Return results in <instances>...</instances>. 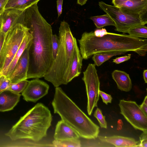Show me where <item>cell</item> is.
<instances>
[{
  "label": "cell",
  "mask_w": 147,
  "mask_h": 147,
  "mask_svg": "<svg viewBox=\"0 0 147 147\" xmlns=\"http://www.w3.org/2000/svg\"><path fill=\"white\" fill-rule=\"evenodd\" d=\"M24 25L33 37L29 50L28 79L43 77L52 64V28L40 12L37 3L24 12Z\"/></svg>",
  "instance_id": "6da1fadb"
},
{
  "label": "cell",
  "mask_w": 147,
  "mask_h": 147,
  "mask_svg": "<svg viewBox=\"0 0 147 147\" xmlns=\"http://www.w3.org/2000/svg\"><path fill=\"white\" fill-rule=\"evenodd\" d=\"M78 41L82 58L85 60L97 53L130 51L144 56L147 51L146 38L109 32L102 28L84 32Z\"/></svg>",
  "instance_id": "7a4b0ae2"
},
{
  "label": "cell",
  "mask_w": 147,
  "mask_h": 147,
  "mask_svg": "<svg viewBox=\"0 0 147 147\" xmlns=\"http://www.w3.org/2000/svg\"><path fill=\"white\" fill-rule=\"evenodd\" d=\"M52 121L49 108L38 103L21 117L5 135L19 146L39 147L38 142L47 136Z\"/></svg>",
  "instance_id": "3957f363"
},
{
  "label": "cell",
  "mask_w": 147,
  "mask_h": 147,
  "mask_svg": "<svg viewBox=\"0 0 147 147\" xmlns=\"http://www.w3.org/2000/svg\"><path fill=\"white\" fill-rule=\"evenodd\" d=\"M54 113L74 129L80 136L95 139L99 133V127L95 124L66 94L62 89L55 87L51 103Z\"/></svg>",
  "instance_id": "277c9868"
},
{
  "label": "cell",
  "mask_w": 147,
  "mask_h": 147,
  "mask_svg": "<svg viewBox=\"0 0 147 147\" xmlns=\"http://www.w3.org/2000/svg\"><path fill=\"white\" fill-rule=\"evenodd\" d=\"M58 35L59 44L57 55L43 77L55 87L68 83V77L77 45L69 25L64 20L61 22Z\"/></svg>",
  "instance_id": "5b68a950"
},
{
  "label": "cell",
  "mask_w": 147,
  "mask_h": 147,
  "mask_svg": "<svg viewBox=\"0 0 147 147\" xmlns=\"http://www.w3.org/2000/svg\"><path fill=\"white\" fill-rule=\"evenodd\" d=\"M29 28L18 23L6 34L0 54V72L4 75Z\"/></svg>",
  "instance_id": "8992f818"
},
{
  "label": "cell",
  "mask_w": 147,
  "mask_h": 147,
  "mask_svg": "<svg viewBox=\"0 0 147 147\" xmlns=\"http://www.w3.org/2000/svg\"><path fill=\"white\" fill-rule=\"evenodd\" d=\"M100 8L108 14L115 24V30L123 33H127L130 29L141 25H145L147 20L138 14L127 13L118 7L107 4L101 1Z\"/></svg>",
  "instance_id": "52a82bcc"
},
{
  "label": "cell",
  "mask_w": 147,
  "mask_h": 147,
  "mask_svg": "<svg viewBox=\"0 0 147 147\" xmlns=\"http://www.w3.org/2000/svg\"><path fill=\"white\" fill-rule=\"evenodd\" d=\"M94 64H89L83 72L82 80L85 84L87 97V111L90 115L94 108L97 107L99 99L100 82Z\"/></svg>",
  "instance_id": "ba28073f"
},
{
  "label": "cell",
  "mask_w": 147,
  "mask_h": 147,
  "mask_svg": "<svg viewBox=\"0 0 147 147\" xmlns=\"http://www.w3.org/2000/svg\"><path fill=\"white\" fill-rule=\"evenodd\" d=\"M120 113L136 129L147 131V115L135 101L121 100Z\"/></svg>",
  "instance_id": "9c48e42d"
},
{
  "label": "cell",
  "mask_w": 147,
  "mask_h": 147,
  "mask_svg": "<svg viewBox=\"0 0 147 147\" xmlns=\"http://www.w3.org/2000/svg\"><path fill=\"white\" fill-rule=\"evenodd\" d=\"M49 88L46 82L39 78H35L28 81L22 94L26 101L36 102L48 94Z\"/></svg>",
  "instance_id": "30bf717a"
},
{
  "label": "cell",
  "mask_w": 147,
  "mask_h": 147,
  "mask_svg": "<svg viewBox=\"0 0 147 147\" xmlns=\"http://www.w3.org/2000/svg\"><path fill=\"white\" fill-rule=\"evenodd\" d=\"M32 40L19 58L8 78L10 82L17 83L28 79L29 65V50Z\"/></svg>",
  "instance_id": "8fae6325"
},
{
  "label": "cell",
  "mask_w": 147,
  "mask_h": 147,
  "mask_svg": "<svg viewBox=\"0 0 147 147\" xmlns=\"http://www.w3.org/2000/svg\"><path fill=\"white\" fill-rule=\"evenodd\" d=\"M24 11L13 9H5L0 16L1 22V31L6 34L16 24L24 25Z\"/></svg>",
  "instance_id": "7c38bea8"
},
{
  "label": "cell",
  "mask_w": 147,
  "mask_h": 147,
  "mask_svg": "<svg viewBox=\"0 0 147 147\" xmlns=\"http://www.w3.org/2000/svg\"><path fill=\"white\" fill-rule=\"evenodd\" d=\"M116 7L124 12L138 14L143 18L145 15L147 16V0L127 1L119 4Z\"/></svg>",
  "instance_id": "4fadbf2b"
},
{
  "label": "cell",
  "mask_w": 147,
  "mask_h": 147,
  "mask_svg": "<svg viewBox=\"0 0 147 147\" xmlns=\"http://www.w3.org/2000/svg\"><path fill=\"white\" fill-rule=\"evenodd\" d=\"M77 132L62 120L57 123L54 135L55 140L63 141L79 139Z\"/></svg>",
  "instance_id": "5bb4252c"
},
{
  "label": "cell",
  "mask_w": 147,
  "mask_h": 147,
  "mask_svg": "<svg viewBox=\"0 0 147 147\" xmlns=\"http://www.w3.org/2000/svg\"><path fill=\"white\" fill-rule=\"evenodd\" d=\"M21 94L10 90L0 92V112L12 110L20 100Z\"/></svg>",
  "instance_id": "9a60e30c"
},
{
  "label": "cell",
  "mask_w": 147,
  "mask_h": 147,
  "mask_svg": "<svg viewBox=\"0 0 147 147\" xmlns=\"http://www.w3.org/2000/svg\"><path fill=\"white\" fill-rule=\"evenodd\" d=\"M101 142L107 143L116 147H136L138 142L131 138L118 136H98Z\"/></svg>",
  "instance_id": "2e32d148"
},
{
  "label": "cell",
  "mask_w": 147,
  "mask_h": 147,
  "mask_svg": "<svg viewBox=\"0 0 147 147\" xmlns=\"http://www.w3.org/2000/svg\"><path fill=\"white\" fill-rule=\"evenodd\" d=\"M112 76L119 90L126 92L131 90L132 82L129 75L127 73L123 71L115 70L112 73Z\"/></svg>",
  "instance_id": "e0dca14e"
},
{
  "label": "cell",
  "mask_w": 147,
  "mask_h": 147,
  "mask_svg": "<svg viewBox=\"0 0 147 147\" xmlns=\"http://www.w3.org/2000/svg\"><path fill=\"white\" fill-rule=\"evenodd\" d=\"M32 38V35L28 30L26 33L19 48L5 73L4 76L8 78L12 73L19 58L31 41Z\"/></svg>",
  "instance_id": "ac0fdd59"
},
{
  "label": "cell",
  "mask_w": 147,
  "mask_h": 147,
  "mask_svg": "<svg viewBox=\"0 0 147 147\" xmlns=\"http://www.w3.org/2000/svg\"><path fill=\"white\" fill-rule=\"evenodd\" d=\"M82 59L77 44L76 47L74 56L68 77V83L80 74L82 66Z\"/></svg>",
  "instance_id": "d6986e66"
},
{
  "label": "cell",
  "mask_w": 147,
  "mask_h": 147,
  "mask_svg": "<svg viewBox=\"0 0 147 147\" xmlns=\"http://www.w3.org/2000/svg\"><path fill=\"white\" fill-rule=\"evenodd\" d=\"M40 0H8L5 7V9H13L24 11Z\"/></svg>",
  "instance_id": "ffe728a7"
},
{
  "label": "cell",
  "mask_w": 147,
  "mask_h": 147,
  "mask_svg": "<svg viewBox=\"0 0 147 147\" xmlns=\"http://www.w3.org/2000/svg\"><path fill=\"white\" fill-rule=\"evenodd\" d=\"M90 19L92 20L96 27L98 28H101L108 26H115L114 22L107 13L101 16H91Z\"/></svg>",
  "instance_id": "44dd1931"
},
{
  "label": "cell",
  "mask_w": 147,
  "mask_h": 147,
  "mask_svg": "<svg viewBox=\"0 0 147 147\" xmlns=\"http://www.w3.org/2000/svg\"><path fill=\"white\" fill-rule=\"evenodd\" d=\"M126 53L125 52H109L96 53L93 55L92 59L94 64L97 66L100 65L105 62L114 56Z\"/></svg>",
  "instance_id": "7402d4cb"
},
{
  "label": "cell",
  "mask_w": 147,
  "mask_h": 147,
  "mask_svg": "<svg viewBox=\"0 0 147 147\" xmlns=\"http://www.w3.org/2000/svg\"><path fill=\"white\" fill-rule=\"evenodd\" d=\"M129 34L138 38H147V27L145 25H141L129 29L127 32Z\"/></svg>",
  "instance_id": "603a6c76"
},
{
  "label": "cell",
  "mask_w": 147,
  "mask_h": 147,
  "mask_svg": "<svg viewBox=\"0 0 147 147\" xmlns=\"http://www.w3.org/2000/svg\"><path fill=\"white\" fill-rule=\"evenodd\" d=\"M52 143L53 147H80L82 146L79 139L63 141L54 140Z\"/></svg>",
  "instance_id": "cb8c5ba5"
},
{
  "label": "cell",
  "mask_w": 147,
  "mask_h": 147,
  "mask_svg": "<svg viewBox=\"0 0 147 147\" xmlns=\"http://www.w3.org/2000/svg\"><path fill=\"white\" fill-rule=\"evenodd\" d=\"M28 82V80H26L16 83L10 82L9 90L16 93L20 94L25 89Z\"/></svg>",
  "instance_id": "d4e9b609"
},
{
  "label": "cell",
  "mask_w": 147,
  "mask_h": 147,
  "mask_svg": "<svg viewBox=\"0 0 147 147\" xmlns=\"http://www.w3.org/2000/svg\"><path fill=\"white\" fill-rule=\"evenodd\" d=\"M94 116L97 119L101 127L107 128V124L105 119V116L103 115L102 111L100 109L97 108L94 112Z\"/></svg>",
  "instance_id": "484cf974"
},
{
  "label": "cell",
  "mask_w": 147,
  "mask_h": 147,
  "mask_svg": "<svg viewBox=\"0 0 147 147\" xmlns=\"http://www.w3.org/2000/svg\"><path fill=\"white\" fill-rule=\"evenodd\" d=\"M51 41L52 55L54 60L57 55L59 47V41L58 37L56 34H53Z\"/></svg>",
  "instance_id": "4316f807"
},
{
  "label": "cell",
  "mask_w": 147,
  "mask_h": 147,
  "mask_svg": "<svg viewBox=\"0 0 147 147\" xmlns=\"http://www.w3.org/2000/svg\"><path fill=\"white\" fill-rule=\"evenodd\" d=\"M10 82L5 76L0 77V92L4 90H9Z\"/></svg>",
  "instance_id": "83f0119b"
},
{
  "label": "cell",
  "mask_w": 147,
  "mask_h": 147,
  "mask_svg": "<svg viewBox=\"0 0 147 147\" xmlns=\"http://www.w3.org/2000/svg\"><path fill=\"white\" fill-rule=\"evenodd\" d=\"M136 147H147V131L143 132L140 136Z\"/></svg>",
  "instance_id": "f1b7e54d"
},
{
  "label": "cell",
  "mask_w": 147,
  "mask_h": 147,
  "mask_svg": "<svg viewBox=\"0 0 147 147\" xmlns=\"http://www.w3.org/2000/svg\"><path fill=\"white\" fill-rule=\"evenodd\" d=\"M99 94L102 98L103 102L106 105L111 102L112 98L111 95L101 90L99 91Z\"/></svg>",
  "instance_id": "f546056e"
},
{
  "label": "cell",
  "mask_w": 147,
  "mask_h": 147,
  "mask_svg": "<svg viewBox=\"0 0 147 147\" xmlns=\"http://www.w3.org/2000/svg\"><path fill=\"white\" fill-rule=\"evenodd\" d=\"M131 54H128L127 55L117 57L113 59V62L116 64H118L129 59L131 57Z\"/></svg>",
  "instance_id": "4dcf8cb0"
},
{
  "label": "cell",
  "mask_w": 147,
  "mask_h": 147,
  "mask_svg": "<svg viewBox=\"0 0 147 147\" xmlns=\"http://www.w3.org/2000/svg\"><path fill=\"white\" fill-rule=\"evenodd\" d=\"M63 1V0H57V10L58 17H59L62 13Z\"/></svg>",
  "instance_id": "1f68e13d"
},
{
  "label": "cell",
  "mask_w": 147,
  "mask_h": 147,
  "mask_svg": "<svg viewBox=\"0 0 147 147\" xmlns=\"http://www.w3.org/2000/svg\"><path fill=\"white\" fill-rule=\"evenodd\" d=\"M8 0H0V16L5 10V7Z\"/></svg>",
  "instance_id": "d6a6232c"
},
{
  "label": "cell",
  "mask_w": 147,
  "mask_h": 147,
  "mask_svg": "<svg viewBox=\"0 0 147 147\" xmlns=\"http://www.w3.org/2000/svg\"><path fill=\"white\" fill-rule=\"evenodd\" d=\"M6 34L0 30V54Z\"/></svg>",
  "instance_id": "836d02e7"
},
{
  "label": "cell",
  "mask_w": 147,
  "mask_h": 147,
  "mask_svg": "<svg viewBox=\"0 0 147 147\" xmlns=\"http://www.w3.org/2000/svg\"><path fill=\"white\" fill-rule=\"evenodd\" d=\"M131 0H112L113 5L117 6L118 4L123 2Z\"/></svg>",
  "instance_id": "e575fe53"
},
{
  "label": "cell",
  "mask_w": 147,
  "mask_h": 147,
  "mask_svg": "<svg viewBox=\"0 0 147 147\" xmlns=\"http://www.w3.org/2000/svg\"><path fill=\"white\" fill-rule=\"evenodd\" d=\"M139 106L143 111L147 115V105L142 102Z\"/></svg>",
  "instance_id": "d590c367"
},
{
  "label": "cell",
  "mask_w": 147,
  "mask_h": 147,
  "mask_svg": "<svg viewBox=\"0 0 147 147\" xmlns=\"http://www.w3.org/2000/svg\"><path fill=\"white\" fill-rule=\"evenodd\" d=\"M143 76L145 82L147 83V70H144L143 72Z\"/></svg>",
  "instance_id": "8d00e7d4"
},
{
  "label": "cell",
  "mask_w": 147,
  "mask_h": 147,
  "mask_svg": "<svg viewBox=\"0 0 147 147\" xmlns=\"http://www.w3.org/2000/svg\"><path fill=\"white\" fill-rule=\"evenodd\" d=\"M88 0H77V3L80 5L82 6L85 4Z\"/></svg>",
  "instance_id": "74e56055"
},
{
  "label": "cell",
  "mask_w": 147,
  "mask_h": 147,
  "mask_svg": "<svg viewBox=\"0 0 147 147\" xmlns=\"http://www.w3.org/2000/svg\"><path fill=\"white\" fill-rule=\"evenodd\" d=\"M145 104L147 105V96H146L144 98L143 102Z\"/></svg>",
  "instance_id": "f35d334b"
},
{
  "label": "cell",
  "mask_w": 147,
  "mask_h": 147,
  "mask_svg": "<svg viewBox=\"0 0 147 147\" xmlns=\"http://www.w3.org/2000/svg\"><path fill=\"white\" fill-rule=\"evenodd\" d=\"M1 20L0 18V30L1 29Z\"/></svg>",
  "instance_id": "ab89813d"
},
{
  "label": "cell",
  "mask_w": 147,
  "mask_h": 147,
  "mask_svg": "<svg viewBox=\"0 0 147 147\" xmlns=\"http://www.w3.org/2000/svg\"><path fill=\"white\" fill-rule=\"evenodd\" d=\"M1 73L0 72V77L2 75Z\"/></svg>",
  "instance_id": "60d3db41"
}]
</instances>
